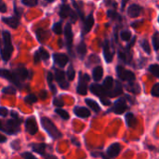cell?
<instances>
[{
  "label": "cell",
  "instance_id": "1",
  "mask_svg": "<svg viewBox=\"0 0 159 159\" xmlns=\"http://www.w3.org/2000/svg\"><path fill=\"white\" fill-rule=\"evenodd\" d=\"M11 119L3 121L0 119V130L7 135H15L20 131V124L22 119L16 112H11Z\"/></svg>",
  "mask_w": 159,
  "mask_h": 159
},
{
  "label": "cell",
  "instance_id": "32",
  "mask_svg": "<svg viewBox=\"0 0 159 159\" xmlns=\"http://www.w3.org/2000/svg\"><path fill=\"white\" fill-rule=\"evenodd\" d=\"M75 71L73 65H70L67 70V77L70 81H72L75 79Z\"/></svg>",
  "mask_w": 159,
  "mask_h": 159
},
{
  "label": "cell",
  "instance_id": "11",
  "mask_svg": "<svg viewBox=\"0 0 159 159\" xmlns=\"http://www.w3.org/2000/svg\"><path fill=\"white\" fill-rule=\"evenodd\" d=\"M14 74H15V75L17 76V78H18L19 80H21V81L25 80V79L28 77V75H29L28 70H27L23 65H19V66L15 69Z\"/></svg>",
  "mask_w": 159,
  "mask_h": 159
},
{
  "label": "cell",
  "instance_id": "10",
  "mask_svg": "<svg viewBox=\"0 0 159 159\" xmlns=\"http://www.w3.org/2000/svg\"><path fill=\"white\" fill-rule=\"evenodd\" d=\"M90 91H91L94 95L98 96L100 99L107 97V94H106L105 89H103L102 86H101V85H99V84H92V85L90 86Z\"/></svg>",
  "mask_w": 159,
  "mask_h": 159
},
{
  "label": "cell",
  "instance_id": "38",
  "mask_svg": "<svg viewBox=\"0 0 159 159\" xmlns=\"http://www.w3.org/2000/svg\"><path fill=\"white\" fill-rule=\"evenodd\" d=\"M53 31H54V33H55V34H61V32H62L61 23V22H57V23H55V24H54V26H53Z\"/></svg>",
  "mask_w": 159,
  "mask_h": 159
},
{
  "label": "cell",
  "instance_id": "26",
  "mask_svg": "<svg viewBox=\"0 0 159 159\" xmlns=\"http://www.w3.org/2000/svg\"><path fill=\"white\" fill-rule=\"evenodd\" d=\"M127 89L129 92H133L135 94H139L141 92V88L138 84L133 83V82H129V84L127 86Z\"/></svg>",
  "mask_w": 159,
  "mask_h": 159
},
{
  "label": "cell",
  "instance_id": "55",
  "mask_svg": "<svg viewBox=\"0 0 159 159\" xmlns=\"http://www.w3.org/2000/svg\"><path fill=\"white\" fill-rule=\"evenodd\" d=\"M158 21H159V18H158Z\"/></svg>",
  "mask_w": 159,
  "mask_h": 159
},
{
  "label": "cell",
  "instance_id": "16",
  "mask_svg": "<svg viewBox=\"0 0 159 159\" xmlns=\"http://www.w3.org/2000/svg\"><path fill=\"white\" fill-rule=\"evenodd\" d=\"M74 114L81 118H87L90 116V111L85 107H80V106H76L74 108Z\"/></svg>",
  "mask_w": 159,
  "mask_h": 159
},
{
  "label": "cell",
  "instance_id": "42",
  "mask_svg": "<svg viewBox=\"0 0 159 159\" xmlns=\"http://www.w3.org/2000/svg\"><path fill=\"white\" fill-rule=\"evenodd\" d=\"M151 94L153 96H155V97H159V83L158 84H156L153 87V89L151 90Z\"/></svg>",
  "mask_w": 159,
  "mask_h": 159
},
{
  "label": "cell",
  "instance_id": "52",
  "mask_svg": "<svg viewBox=\"0 0 159 159\" xmlns=\"http://www.w3.org/2000/svg\"><path fill=\"white\" fill-rule=\"evenodd\" d=\"M7 142V137L3 136L1 133H0V143H6Z\"/></svg>",
  "mask_w": 159,
  "mask_h": 159
},
{
  "label": "cell",
  "instance_id": "18",
  "mask_svg": "<svg viewBox=\"0 0 159 159\" xmlns=\"http://www.w3.org/2000/svg\"><path fill=\"white\" fill-rule=\"evenodd\" d=\"M31 148L34 152L37 153L38 155L44 157L46 155V149H47V144L46 143H32Z\"/></svg>",
  "mask_w": 159,
  "mask_h": 159
},
{
  "label": "cell",
  "instance_id": "41",
  "mask_svg": "<svg viewBox=\"0 0 159 159\" xmlns=\"http://www.w3.org/2000/svg\"><path fill=\"white\" fill-rule=\"evenodd\" d=\"M21 2L25 6H29V7H34L37 5V0H21Z\"/></svg>",
  "mask_w": 159,
  "mask_h": 159
},
{
  "label": "cell",
  "instance_id": "8",
  "mask_svg": "<svg viewBox=\"0 0 159 159\" xmlns=\"http://www.w3.org/2000/svg\"><path fill=\"white\" fill-rule=\"evenodd\" d=\"M55 79L59 83V86L62 89H67L69 88V83L65 79V73L63 71L56 69L55 70Z\"/></svg>",
  "mask_w": 159,
  "mask_h": 159
},
{
  "label": "cell",
  "instance_id": "3",
  "mask_svg": "<svg viewBox=\"0 0 159 159\" xmlns=\"http://www.w3.org/2000/svg\"><path fill=\"white\" fill-rule=\"evenodd\" d=\"M3 38H4L5 48L1 50V56H2V59L5 61H7L10 59V56L13 51V46L11 44V36L8 32L5 31L3 33Z\"/></svg>",
  "mask_w": 159,
  "mask_h": 159
},
{
  "label": "cell",
  "instance_id": "37",
  "mask_svg": "<svg viewBox=\"0 0 159 159\" xmlns=\"http://www.w3.org/2000/svg\"><path fill=\"white\" fill-rule=\"evenodd\" d=\"M3 93L5 94H15L16 93V89L12 86H9V87H7L5 88L3 90H2Z\"/></svg>",
  "mask_w": 159,
  "mask_h": 159
},
{
  "label": "cell",
  "instance_id": "31",
  "mask_svg": "<svg viewBox=\"0 0 159 159\" xmlns=\"http://www.w3.org/2000/svg\"><path fill=\"white\" fill-rule=\"evenodd\" d=\"M24 101H25V102L27 104H34V103H35L37 102V98L34 94H29V95H27L25 97Z\"/></svg>",
  "mask_w": 159,
  "mask_h": 159
},
{
  "label": "cell",
  "instance_id": "33",
  "mask_svg": "<svg viewBox=\"0 0 159 159\" xmlns=\"http://www.w3.org/2000/svg\"><path fill=\"white\" fill-rule=\"evenodd\" d=\"M142 48H143V50L147 53V54H150L151 53V48H150V44L148 42L147 39H143L142 41Z\"/></svg>",
  "mask_w": 159,
  "mask_h": 159
},
{
  "label": "cell",
  "instance_id": "43",
  "mask_svg": "<svg viewBox=\"0 0 159 159\" xmlns=\"http://www.w3.org/2000/svg\"><path fill=\"white\" fill-rule=\"evenodd\" d=\"M20 157L23 159H37L33 154H31L30 152H24L20 155Z\"/></svg>",
  "mask_w": 159,
  "mask_h": 159
},
{
  "label": "cell",
  "instance_id": "2",
  "mask_svg": "<svg viewBox=\"0 0 159 159\" xmlns=\"http://www.w3.org/2000/svg\"><path fill=\"white\" fill-rule=\"evenodd\" d=\"M41 125L42 127L44 128V129L48 133V135L53 138L54 140H57V139H60L62 137V134L61 132L57 129V127L54 125V123L48 117L44 116V117H41Z\"/></svg>",
  "mask_w": 159,
  "mask_h": 159
},
{
  "label": "cell",
  "instance_id": "29",
  "mask_svg": "<svg viewBox=\"0 0 159 159\" xmlns=\"http://www.w3.org/2000/svg\"><path fill=\"white\" fill-rule=\"evenodd\" d=\"M55 113H56L60 117H61L63 120H68V119L70 118V116H69L68 112H66V111L63 110V109L57 108V109L55 110Z\"/></svg>",
  "mask_w": 159,
  "mask_h": 159
},
{
  "label": "cell",
  "instance_id": "50",
  "mask_svg": "<svg viewBox=\"0 0 159 159\" xmlns=\"http://www.w3.org/2000/svg\"><path fill=\"white\" fill-rule=\"evenodd\" d=\"M40 60H41V58H40L39 52H36L35 55H34V62H35V63H36V62H39Z\"/></svg>",
  "mask_w": 159,
  "mask_h": 159
},
{
  "label": "cell",
  "instance_id": "25",
  "mask_svg": "<svg viewBox=\"0 0 159 159\" xmlns=\"http://www.w3.org/2000/svg\"><path fill=\"white\" fill-rule=\"evenodd\" d=\"M85 102H86V103L88 104V106L90 107L94 112L98 113V112L101 111V108H100L99 104H98L95 101H93V100H91V99H86Z\"/></svg>",
  "mask_w": 159,
  "mask_h": 159
},
{
  "label": "cell",
  "instance_id": "28",
  "mask_svg": "<svg viewBox=\"0 0 159 159\" xmlns=\"http://www.w3.org/2000/svg\"><path fill=\"white\" fill-rule=\"evenodd\" d=\"M48 85H49V88L51 89V92L53 94H56L57 92V89H56V87L53 85V75L51 72H48Z\"/></svg>",
  "mask_w": 159,
  "mask_h": 159
},
{
  "label": "cell",
  "instance_id": "48",
  "mask_svg": "<svg viewBox=\"0 0 159 159\" xmlns=\"http://www.w3.org/2000/svg\"><path fill=\"white\" fill-rule=\"evenodd\" d=\"M107 13H108V17H110V18H112V19H115V18L117 16V13L115 12V11H113V10H109Z\"/></svg>",
  "mask_w": 159,
  "mask_h": 159
},
{
  "label": "cell",
  "instance_id": "4",
  "mask_svg": "<svg viewBox=\"0 0 159 159\" xmlns=\"http://www.w3.org/2000/svg\"><path fill=\"white\" fill-rule=\"evenodd\" d=\"M89 81V76L87 74H79V82L76 91L80 95H86L88 93V83Z\"/></svg>",
  "mask_w": 159,
  "mask_h": 159
},
{
  "label": "cell",
  "instance_id": "40",
  "mask_svg": "<svg viewBox=\"0 0 159 159\" xmlns=\"http://www.w3.org/2000/svg\"><path fill=\"white\" fill-rule=\"evenodd\" d=\"M53 104L56 106V107H62L63 105H64V102H63V101L61 100V99H60V98H54V100H53Z\"/></svg>",
  "mask_w": 159,
  "mask_h": 159
},
{
  "label": "cell",
  "instance_id": "17",
  "mask_svg": "<svg viewBox=\"0 0 159 159\" xmlns=\"http://www.w3.org/2000/svg\"><path fill=\"white\" fill-rule=\"evenodd\" d=\"M64 34H65V39H66V44L68 46L69 50H71L72 48V43H73V32H72V27L71 24H67L65 26V30H64Z\"/></svg>",
  "mask_w": 159,
  "mask_h": 159
},
{
  "label": "cell",
  "instance_id": "30",
  "mask_svg": "<svg viewBox=\"0 0 159 159\" xmlns=\"http://www.w3.org/2000/svg\"><path fill=\"white\" fill-rule=\"evenodd\" d=\"M76 50H77V53L80 55V57H81V58H83V57L85 56L86 52H87V47H86V44H85L84 42H81V43L77 46Z\"/></svg>",
  "mask_w": 159,
  "mask_h": 159
},
{
  "label": "cell",
  "instance_id": "27",
  "mask_svg": "<svg viewBox=\"0 0 159 159\" xmlns=\"http://www.w3.org/2000/svg\"><path fill=\"white\" fill-rule=\"evenodd\" d=\"M71 12H72L71 9H70V7L67 5H62L61 7V9H60V15H61V18L68 17Z\"/></svg>",
  "mask_w": 159,
  "mask_h": 159
},
{
  "label": "cell",
  "instance_id": "49",
  "mask_svg": "<svg viewBox=\"0 0 159 159\" xmlns=\"http://www.w3.org/2000/svg\"><path fill=\"white\" fill-rule=\"evenodd\" d=\"M40 97H41V99H42V100H45V99L48 97L47 91H46V90H42V91L40 92Z\"/></svg>",
  "mask_w": 159,
  "mask_h": 159
},
{
  "label": "cell",
  "instance_id": "35",
  "mask_svg": "<svg viewBox=\"0 0 159 159\" xmlns=\"http://www.w3.org/2000/svg\"><path fill=\"white\" fill-rule=\"evenodd\" d=\"M153 46L156 50L159 49V33H156L153 36Z\"/></svg>",
  "mask_w": 159,
  "mask_h": 159
},
{
  "label": "cell",
  "instance_id": "44",
  "mask_svg": "<svg viewBox=\"0 0 159 159\" xmlns=\"http://www.w3.org/2000/svg\"><path fill=\"white\" fill-rule=\"evenodd\" d=\"M8 110L5 107H0V116L3 117H6L7 116H8Z\"/></svg>",
  "mask_w": 159,
  "mask_h": 159
},
{
  "label": "cell",
  "instance_id": "9",
  "mask_svg": "<svg viewBox=\"0 0 159 159\" xmlns=\"http://www.w3.org/2000/svg\"><path fill=\"white\" fill-rule=\"evenodd\" d=\"M127 109H128V105H127L126 100L124 98H120L115 102L114 107L112 108V111L116 115H122Z\"/></svg>",
  "mask_w": 159,
  "mask_h": 159
},
{
  "label": "cell",
  "instance_id": "6",
  "mask_svg": "<svg viewBox=\"0 0 159 159\" xmlns=\"http://www.w3.org/2000/svg\"><path fill=\"white\" fill-rule=\"evenodd\" d=\"M116 72H117V75L119 76V78L122 79L123 81L133 82L135 80V75L132 72H130L129 70H126L122 66H117Z\"/></svg>",
  "mask_w": 159,
  "mask_h": 159
},
{
  "label": "cell",
  "instance_id": "14",
  "mask_svg": "<svg viewBox=\"0 0 159 159\" xmlns=\"http://www.w3.org/2000/svg\"><path fill=\"white\" fill-rule=\"evenodd\" d=\"M120 151H121V145L118 143H116L111 144L108 147L106 153L110 157H117L119 155Z\"/></svg>",
  "mask_w": 159,
  "mask_h": 159
},
{
  "label": "cell",
  "instance_id": "21",
  "mask_svg": "<svg viewBox=\"0 0 159 159\" xmlns=\"http://www.w3.org/2000/svg\"><path fill=\"white\" fill-rule=\"evenodd\" d=\"M113 85H114V79H113V77H112V76H107V77L105 78L104 82H103V85H102L103 89H104L105 91H106L107 96H108L109 93L111 92V89H112V88H113Z\"/></svg>",
  "mask_w": 159,
  "mask_h": 159
},
{
  "label": "cell",
  "instance_id": "47",
  "mask_svg": "<svg viewBox=\"0 0 159 159\" xmlns=\"http://www.w3.org/2000/svg\"><path fill=\"white\" fill-rule=\"evenodd\" d=\"M107 97H105V98H102V99H100L101 100V102H102V104L103 105H105V106H108V105H110L111 104V102L108 100V99H106Z\"/></svg>",
  "mask_w": 159,
  "mask_h": 159
},
{
  "label": "cell",
  "instance_id": "13",
  "mask_svg": "<svg viewBox=\"0 0 159 159\" xmlns=\"http://www.w3.org/2000/svg\"><path fill=\"white\" fill-rule=\"evenodd\" d=\"M53 59H54V61L60 67H64L67 64L68 61H69L68 57L65 54H62V53H55L53 55Z\"/></svg>",
  "mask_w": 159,
  "mask_h": 159
},
{
  "label": "cell",
  "instance_id": "15",
  "mask_svg": "<svg viewBox=\"0 0 159 159\" xmlns=\"http://www.w3.org/2000/svg\"><path fill=\"white\" fill-rule=\"evenodd\" d=\"M143 11V8L140 5H137V4H132L131 6L129 7V9H128V14L129 17L131 18H136L138 17L141 12Z\"/></svg>",
  "mask_w": 159,
  "mask_h": 159
},
{
  "label": "cell",
  "instance_id": "51",
  "mask_svg": "<svg viewBox=\"0 0 159 159\" xmlns=\"http://www.w3.org/2000/svg\"><path fill=\"white\" fill-rule=\"evenodd\" d=\"M43 157L45 159H58L55 156H53V155H47V154Z\"/></svg>",
  "mask_w": 159,
  "mask_h": 159
},
{
  "label": "cell",
  "instance_id": "20",
  "mask_svg": "<svg viewBox=\"0 0 159 159\" xmlns=\"http://www.w3.org/2000/svg\"><path fill=\"white\" fill-rule=\"evenodd\" d=\"M2 20H3L6 24H7L9 27H11V28H13V29H16V28L18 27V25H19V20H18V18H16V17L3 18Z\"/></svg>",
  "mask_w": 159,
  "mask_h": 159
},
{
  "label": "cell",
  "instance_id": "45",
  "mask_svg": "<svg viewBox=\"0 0 159 159\" xmlns=\"http://www.w3.org/2000/svg\"><path fill=\"white\" fill-rule=\"evenodd\" d=\"M7 9V7L6 4L4 3V1L0 0V12H6Z\"/></svg>",
  "mask_w": 159,
  "mask_h": 159
},
{
  "label": "cell",
  "instance_id": "19",
  "mask_svg": "<svg viewBox=\"0 0 159 159\" xmlns=\"http://www.w3.org/2000/svg\"><path fill=\"white\" fill-rule=\"evenodd\" d=\"M93 24H94V18H93L92 13H91L85 20V22H84V33H89L90 31V29L92 28Z\"/></svg>",
  "mask_w": 159,
  "mask_h": 159
},
{
  "label": "cell",
  "instance_id": "34",
  "mask_svg": "<svg viewBox=\"0 0 159 159\" xmlns=\"http://www.w3.org/2000/svg\"><path fill=\"white\" fill-rule=\"evenodd\" d=\"M149 71L157 77H159V65L158 64H153L149 67Z\"/></svg>",
  "mask_w": 159,
  "mask_h": 159
},
{
  "label": "cell",
  "instance_id": "39",
  "mask_svg": "<svg viewBox=\"0 0 159 159\" xmlns=\"http://www.w3.org/2000/svg\"><path fill=\"white\" fill-rule=\"evenodd\" d=\"M120 36H121V39L122 40H124V41H129L130 38H131V34L129 32L124 31V32L121 33Z\"/></svg>",
  "mask_w": 159,
  "mask_h": 159
},
{
  "label": "cell",
  "instance_id": "36",
  "mask_svg": "<svg viewBox=\"0 0 159 159\" xmlns=\"http://www.w3.org/2000/svg\"><path fill=\"white\" fill-rule=\"evenodd\" d=\"M38 52H39L40 58H41L42 60L47 61V60H48V59H49V54H48V52L47 50H45L44 48H40Z\"/></svg>",
  "mask_w": 159,
  "mask_h": 159
},
{
  "label": "cell",
  "instance_id": "54",
  "mask_svg": "<svg viewBox=\"0 0 159 159\" xmlns=\"http://www.w3.org/2000/svg\"><path fill=\"white\" fill-rule=\"evenodd\" d=\"M48 2H52V1H54V0H47Z\"/></svg>",
  "mask_w": 159,
  "mask_h": 159
},
{
  "label": "cell",
  "instance_id": "24",
  "mask_svg": "<svg viewBox=\"0 0 159 159\" xmlns=\"http://www.w3.org/2000/svg\"><path fill=\"white\" fill-rule=\"evenodd\" d=\"M121 93H122V85L118 81H116V88L110 92V94L108 96L113 98V97H116V96L120 95Z\"/></svg>",
  "mask_w": 159,
  "mask_h": 159
},
{
  "label": "cell",
  "instance_id": "23",
  "mask_svg": "<svg viewBox=\"0 0 159 159\" xmlns=\"http://www.w3.org/2000/svg\"><path fill=\"white\" fill-rule=\"evenodd\" d=\"M102 75H103V69L102 66H97L93 69L92 76L95 81H100L102 78Z\"/></svg>",
  "mask_w": 159,
  "mask_h": 159
},
{
  "label": "cell",
  "instance_id": "53",
  "mask_svg": "<svg viewBox=\"0 0 159 159\" xmlns=\"http://www.w3.org/2000/svg\"><path fill=\"white\" fill-rule=\"evenodd\" d=\"M128 1H129V0H122V8H124V7H126Z\"/></svg>",
  "mask_w": 159,
  "mask_h": 159
},
{
  "label": "cell",
  "instance_id": "5",
  "mask_svg": "<svg viewBox=\"0 0 159 159\" xmlns=\"http://www.w3.org/2000/svg\"><path fill=\"white\" fill-rule=\"evenodd\" d=\"M0 77H3L5 79H7L9 82H11L12 84H14V86H16L19 89H21V85L20 80L17 78V76L15 75L14 73L6 70V69H0Z\"/></svg>",
  "mask_w": 159,
  "mask_h": 159
},
{
  "label": "cell",
  "instance_id": "7",
  "mask_svg": "<svg viewBox=\"0 0 159 159\" xmlns=\"http://www.w3.org/2000/svg\"><path fill=\"white\" fill-rule=\"evenodd\" d=\"M25 129H26V131L30 135L36 134V132L38 131V126H37V123H36V120H35L34 116H29L26 119V121H25Z\"/></svg>",
  "mask_w": 159,
  "mask_h": 159
},
{
  "label": "cell",
  "instance_id": "46",
  "mask_svg": "<svg viewBox=\"0 0 159 159\" xmlns=\"http://www.w3.org/2000/svg\"><path fill=\"white\" fill-rule=\"evenodd\" d=\"M20 142L19 141H14V142H12L11 143V147L13 148V149H15V150H19L20 149Z\"/></svg>",
  "mask_w": 159,
  "mask_h": 159
},
{
  "label": "cell",
  "instance_id": "22",
  "mask_svg": "<svg viewBox=\"0 0 159 159\" xmlns=\"http://www.w3.org/2000/svg\"><path fill=\"white\" fill-rule=\"evenodd\" d=\"M126 122L129 128H135L137 125V119L132 113H128L126 115Z\"/></svg>",
  "mask_w": 159,
  "mask_h": 159
},
{
  "label": "cell",
  "instance_id": "12",
  "mask_svg": "<svg viewBox=\"0 0 159 159\" xmlns=\"http://www.w3.org/2000/svg\"><path fill=\"white\" fill-rule=\"evenodd\" d=\"M103 55H104V59L107 62H112L113 58H114V51H112V49H111L109 41H105V43L103 45Z\"/></svg>",
  "mask_w": 159,
  "mask_h": 159
}]
</instances>
